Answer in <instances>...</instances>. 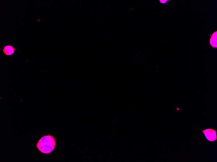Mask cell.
<instances>
[{"instance_id": "obj_1", "label": "cell", "mask_w": 217, "mask_h": 162, "mask_svg": "<svg viewBox=\"0 0 217 162\" xmlns=\"http://www.w3.org/2000/svg\"><path fill=\"white\" fill-rule=\"evenodd\" d=\"M56 141L53 136L48 135L42 137L37 144V149L45 154H49L53 152L56 146Z\"/></svg>"}, {"instance_id": "obj_2", "label": "cell", "mask_w": 217, "mask_h": 162, "mask_svg": "<svg viewBox=\"0 0 217 162\" xmlns=\"http://www.w3.org/2000/svg\"><path fill=\"white\" fill-rule=\"evenodd\" d=\"M202 132L208 141L212 142L217 140L216 132L215 130L209 128L202 130Z\"/></svg>"}, {"instance_id": "obj_3", "label": "cell", "mask_w": 217, "mask_h": 162, "mask_svg": "<svg viewBox=\"0 0 217 162\" xmlns=\"http://www.w3.org/2000/svg\"><path fill=\"white\" fill-rule=\"evenodd\" d=\"M15 48L10 45H4L3 50L4 54L6 56H10L12 55L15 51Z\"/></svg>"}, {"instance_id": "obj_4", "label": "cell", "mask_w": 217, "mask_h": 162, "mask_svg": "<svg viewBox=\"0 0 217 162\" xmlns=\"http://www.w3.org/2000/svg\"><path fill=\"white\" fill-rule=\"evenodd\" d=\"M210 45L214 48H217V31H216L211 35L209 40Z\"/></svg>"}, {"instance_id": "obj_5", "label": "cell", "mask_w": 217, "mask_h": 162, "mask_svg": "<svg viewBox=\"0 0 217 162\" xmlns=\"http://www.w3.org/2000/svg\"><path fill=\"white\" fill-rule=\"evenodd\" d=\"M159 1L161 4H164L166 3L168 1H167V0H163V1H162V0H161V1Z\"/></svg>"}]
</instances>
